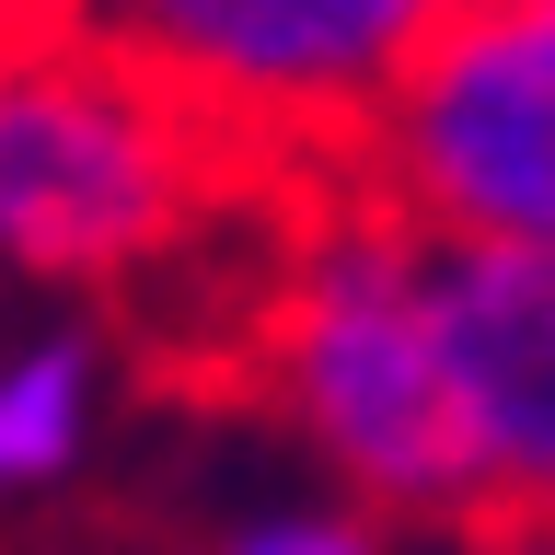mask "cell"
Here are the masks:
<instances>
[{"label": "cell", "instance_id": "ba28073f", "mask_svg": "<svg viewBox=\"0 0 555 555\" xmlns=\"http://www.w3.org/2000/svg\"><path fill=\"white\" fill-rule=\"evenodd\" d=\"M463 555H555L544 520H463Z\"/></svg>", "mask_w": 555, "mask_h": 555}, {"label": "cell", "instance_id": "7a4b0ae2", "mask_svg": "<svg viewBox=\"0 0 555 555\" xmlns=\"http://www.w3.org/2000/svg\"><path fill=\"white\" fill-rule=\"evenodd\" d=\"M232 151L104 24H12L0 47V278L116 289L185 255Z\"/></svg>", "mask_w": 555, "mask_h": 555}, {"label": "cell", "instance_id": "30bf717a", "mask_svg": "<svg viewBox=\"0 0 555 555\" xmlns=\"http://www.w3.org/2000/svg\"><path fill=\"white\" fill-rule=\"evenodd\" d=\"M451 12H555V0H451Z\"/></svg>", "mask_w": 555, "mask_h": 555}, {"label": "cell", "instance_id": "277c9868", "mask_svg": "<svg viewBox=\"0 0 555 555\" xmlns=\"http://www.w3.org/2000/svg\"><path fill=\"white\" fill-rule=\"evenodd\" d=\"M347 185L440 243H555V12H451L371 104Z\"/></svg>", "mask_w": 555, "mask_h": 555}, {"label": "cell", "instance_id": "9c48e42d", "mask_svg": "<svg viewBox=\"0 0 555 555\" xmlns=\"http://www.w3.org/2000/svg\"><path fill=\"white\" fill-rule=\"evenodd\" d=\"M12 12H24V24H81L93 0H12Z\"/></svg>", "mask_w": 555, "mask_h": 555}, {"label": "cell", "instance_id": "8992f818", "mask_svg": "<svg viewBox=\"0 0 555 555\" xmlns=\"http://www.w3.org/2000/svg\"><path fill=\"white\" fill-rule=\"evenodd\" d=\"M93 416H104V336H81V324L0 336V509L81 475Z\"/></svg>", "mask_w": 555, "mask_h": 555}, {"label": "cell", "instance_id": "3957f363", "mask_svg": "<svg viewBox=\"0 0 555 555\" xmlns=\"http://www.w3.org/2000/svg\"><path fill=\"white\" fill-rule=\"evenodd\" d=\"M104 24L220 151L243 185L347 173L371 104L451 24V0H93Z\"/></svg>", "mask_w": 555, "mask_h": 555}, {"label": "cell", "instance_id": "5b68a950", "mask_svg": "<svg viewBox=\"0 0 555 555\" xmlns=\"http://www.w3.org/2000/svg\"><path fill=\"white\" fill-rule=\"evenodd\" d=\"M416 301L475 520L555 532V243H440Z\"/></svg>", "mask_w": 555, "mask_h": 555}, {"label": "cell", "instance_id": "8fae6325", "mask_svg": "<svg viewBox=\"0 0 555 555\" xmlns=\"http://www.w3.org/2000/svg\"><path fill=\"white\" fill-rule=\"evenodd\" d=\"M12 24H24V12H12V0H0V35H12Z\"/></svg>", "mask_w": 555, "mask_h": 555}, {"label": "cell", "instance_id": "52a82bcc", "mask_svg": "<svg viewBox=\"0 0 555 555\" xmlns=\"http://www.w3.org/2000/svg\"><path fill=\"white\" fill-rule=\"evenodd\" d=\"M208 555H393V520L359 498H267L208 532Z\"/></svg>", "mask_w": 555, "mask_h": 555}, {"label": "cell", "instance_id": "7c38bea8", "mask_svg": "<svg viewBox=\"0 0 555 555\" xmlns=\"http://www.w3.org/2000/svg\"><path fill=\"white\" fill-rule=\"evenodd\" d=\"M0 47H12V35H0Z\"/></svg>", "mask_w": 555, "mask_h": 555}, {"label": "cell", "instance_id": "6da1fadb", "mask_svg": "<svg viewBox=\"0 0 555 555\" xmlns=\"http://www.w3.org/2000/svg\"><path fill=\"white\" fill-rule=\"evenodd\" d=\"M416 267H428V243L393 232L347 173H324L267 278L255 371H267V405L301 428V451L336 475V498L382 509L393 532L405 520L463 532L475 486H463V451H451Z\"/></svg>", "mask_w": 555, "mask_h": 555}]
</instances>
